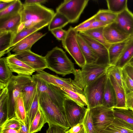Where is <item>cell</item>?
Masks as SVG:
<instances>
[{
    "instance_id": "6da1fadb",
    "label": "cell",
    "mask_w": 133,
    "mask_h": 133,
    "mask_svg": "<svg viewBox=\"0 0 133 133\" xmlns=\"http://www.w3.org/2000/svg\"><path fill=\"white\" fill-rule=\"evenodd\" d=\"M20 14L24 28L34 27L42 28L48 25L55 13L40 4H23Z\"/></svg>"
},
{
    "instance_id": "7a4b0ae2",
    "label": "cell",
    "mask_w": 133,
    "mask_h": 133,
    "mask_svg": "<svg viewBox=\"0 0 133 133\" xmlns=\"http://www.w3.org/2000/svg\"><path fill=\"white\" fill-rule=\"evenodd\" d=\"M39 106L48 124L59 126L66 131L70 128L68 122L64 108L54 103L44 92H38Z\"/></svg>"
},
{
    "instance_id": "3957f363",
    "label": "cell",
    "mask_w": 133,
    "mask_h": 133,
    "mask_svg": "<svg viewBox=\"0 0 133 133\" xmlns=\"http://www.w3.org/2000/svg\"><path fill=\"white\" fill-rule=\"evenodd\" d=\"M47 68L64 76L72 74L76 69L73 63L62 49L56 46L49 51L45 56Z\"/></svg>"
},
{
    "instance_id": "277c9868",
    "label": "cell",
    "mask_w": 133,
    "mask_h": 133,
    "mask_svg": "<svg viewBox=\"0 0 133 133\" xmlns=\"http://www.w3.org/2000/svg\"><path fill=\"white\" fill-rule=\"evenodd\" d=\"M110 65L97 63H86L81 69H76L74 80L84 90L91 82L106 73Z\"/></svg>"
},
{
    "instance_id": "5b68a950",
    "label": "cell",
    "mask_w": 133,
    "mask_h": 133,
    "mask_svg": "<svg viewBox=\"0 0 133 133\" xmlns=\"http://www.w3.org/2000/svg\"><path fill=\"white\" fill-rule=\"evenodd\" d=\"M32 79L30 75H13L6 86L8 89V119L15 117V106L17 98L22 95L24 85Z\"/></svg>"
},
{
    "instance_id": "8992f818",
    "label": "cell",
    "mask_w": 133,
    "mask_h": 133,
    "mask_svg": "<svg viewBox=\"0 0 133 133\" xmlns=\"http://www.w3.org/2000/svg\"><path fill=\"white\" fill-rule=\"evenodd\" d=\"M108 76L106 73L101 76L84 89L87 108L90 109L102 105L104 89Z\"/></svg>"
},
{
    "instance_id": "52a82bcc",
    "label": "cell",
    "mask_w": 133,
    "mask_h": 133,
    "mask_svg": "<svg viewBox=\"0 0 133 133\" xmlns=\"http://www.w3.org/2000/svg\"><path fill=\"white\" fill-rule=\"evenodd\" d=\"M67 31L65 38L62 41L63 46L72 57L76 63L82 68L86 64V62L78 41V33L71 26Z\"/></svg>"
},
{
    "instance_id": "ba28073f",
    "label": "cell",
    "mask_w": 133,
    "mask_h": 133,
    "mask_svg": "<svg viewBox=\"0 0 133 133\" xmlns=\"http://www.w3.org/2000/svg\"><path fill=\"white\" fill-rule=\"evenodd\" d=\"M89 1L88 0H65L57 8L56 11L64 15L70 23H76Z\"/></svg>"
},
{
    "instance_id": "9c48e42d",
    "label": "cell",
    "mask_w": 133,
    "mask_h": 133,
    "mask_svg": "<svg viewBox=\"0 0 133 133\" xmlns=\"http://www.w3.org/2000/svg\"><path fill=\"white\" fill-rule=\"evenodd\" d=\"M89 109L97 133H100L111 125L115 119L114 109L108 108L102 105Z\"/></svg>"
},
{
    "instance_id": "30bf717a",
    "label": "cell",
    "mask_w": 133,
    "mask_h": 133,
    "mask_svg": "<svg viewBox=\"0 0 133 133\" xmlns=\"http://www.w3.org/2000/svg\"><path fill=\"white\" fill-rule=\"evenodd\" d=\"M36 77L47 83L58 87H61L72 90L84 95V90L78 86L74 81L71 78H63L57 75H51L43 70L37 71L34 75Z\"/></svg>"
},
{
    "instance_id": "8fae6325",
    "label": "cell",
    "mask_w": 133,
    "mask_h": 133,
    "mask_svg": "<svg viewBox=\"0 0 133 133\" xmlns=\"http://www.w3.org/2000/svg\"><path fill=\"white\" fill-rule=\"evenodd\" d=\"M32 77L36 83L38 92L45 93L54 103L64 108V102L66 98L62 90L59 87L46 83L34 75Z\"/></svg>"
},
{
    "instance_id": "7c38bea8",
    "label": "cell",
    "mask_w": 133,
    "mask_h": 133,
    "mask_svg": "<svg viewBox=\"0 0 133 133\" xmlns=\"http://www.w3.org/2000/svg\"><path fill=\"white\" fill-rule=\"evenodd\" d=\"M64 107L66 118L70 127L82 122L87 108L82 107L76 102L66 98L64 101Z\"/></svg>"
},
{
    "instance_id": "4fadbf2b",
    "label": "cell",
    "mask_w": 133,
    "mask_h": 133,
    "mask_svg": "<svg viewBox=\"0 0 133 133\" xmlns=\"http://www.w3.org/2000/svg\"><path fill=\"white\" fill-rule=\"evenodd\" d=\"M14 54L16 58L31 67L35 71L47 68L45 56L35 53L31 50L24 51Z\"/></svg>"
},
{
    "instance_id": "5bb4252c",
    "label": "cell",
    "mask_w": 133,
    "mask_h": 133,
    "mask_svg": "<svg viewBox=\"0 0 133 133\" xmlns=\"http://www.w3.org/2000/svg\"><path fill=\"white\" fill-rule=\"evenodd\" d=\"M78 34L90 46L98 57V58L97 63L101 64L110 65L108 50L107 48L103 44L94 39L83 32H79Z\"/></svg>"
},
{
    "instance_id": "9a60e30c",
    "label": "cell",
    "mask_w": 133,
    "mask_h": 133,
    "mask_svg": "<svg viewBox=\"0 0 133 133\" xmlns=\"http://www.w3.org/2000/svg\"><path fill=\"white\" fill-rule=\"evenodd\" d=\"M103 32L105 39L110 44L122 42L132 37L121 30L115 22L104 27Z\"/></svg>"
},
{
    "instance_id": "2e32d148",
    "label": "cell",
    "mask_w": 133,
    "mask_h": 133,
    "mask_svg": "<svg viewBox=\"0 0 133 133\" xmlns=\"http://www.w3.org/2000/svg\"><path fill=\"white\" fill-rule=\"evenodd\" d=\"M5 58L7 64L12 72L18 75L31 76L35 71L31 67L16 58L14 54H9Z\"/></svg>"
},
{
    "instance_id": "e0dca14e",
    "label": "cell",
    "mask_w": 133,
    "mask_h": 133,
    "mask_svg": "<svg viewBox=\"0 0 133 133\" xmlns=\"http://www.w3.org/2000/svg\"><path fill=\"white\" fill-rule=\"evenodd\" d=\"M115 22L123 31L133 37V13L128 8L117 14Z\"/></svg>"
},
{
    "instance_id": "ac0fdd59",
    "label": "cell",
    "mask_w": 133,
    "mask_h": 133,
    "mask_svg": "<svg viewBox=\"0 0 133 133\" xmlns=\"http://www.w3.org/2000/svg\"><path fill=\"white\" fill-rule=\"evenodd\" d=\"M21 23L20 13L0 18V33L11 31L16 34Z\"/></svg>"
},
{
    "instance_id": "d6986e66",
    "label": "cell",
    "mask_w": 133,
    "mask_h": 133,
    "mask_svg": "<svg viewBox=\"0 0 133 133\" xmlns=\"http://www.w3.org/2000/svg\"><path fill=\"white\" fill-rule=\"evenodd\" d=\"M39 32H36L29 35L21 41L14 46L10 48L7 53L12 50L15 53H18L21 51L31 50L32 46L38 41L45 35Z\"/></svg>"
},
{
    "instance_id": "ffe728a7",
    "label": "cell",
    "mask_w": 133,
    "mask_h": 133,
    "mask_svg": "<svg viewBox=\"0 0 133 133\" xmlns=\"http://www.w3.org/2000/svg\"><path fill=\"white\" fill-rule=\"evenodd\" d=\"M114 89L116 99L115 109H128L126 104L127 92L122 87L111 75H108Z\"/></svg>"
},
{
    "instance_id": "44dd1931",
    "label": "cell",
    "mask_w": 133,
    "mask_h": 133,
    "mask_svg": "<svg viewBox=\"0 0 133 133\" xmlns=\"http://www.w3.org/2000/svg\"><path fill=\"white\" fill-rule=\"evenodd\" d=\"M131 38L123 42L110 45L108 50L110 65H115Z\"/></svg>"
},
{
    "instance_id": "7402d4cb",
    "label": "cell",
    "mask_w": 133,
    "mask_h": 133,
    "mask_svg": "<svg viewBox=\"0 0 133 133\" xmlns=\"http://www.w3.org/2000/svg\"><path fill=\"white\" fill-rule=\"evenodd\" d=\"M36 82L33 79L26 84L22 91V97L26 113L29 110L35 95Z\"/></svg>"
},
{
    "instance_id": "603a6c76",
    "label": "cell",
    "mask_w": 133,
    "mask_h": 133,
    "mask_svg": "<svg viewBox=\"0 0 133 133\" xmlns=\"http://www.w3.org/2000/svg\"><path fill=\"white\" fill-rule=\"evenodd\" d=\"M116 104L115 92L108 77L104 90L102 105L108 108L114 109Z\"/></svg>"
},
{
    "instance_id": "cb8c5ba5",
    "label": "cell",
    "mask_w": 133,
    "mask_h": 133,
    "mask_svg": "<svg viewBox=\"0 0 133 133\" xmlns=\"http://www.w3.org/2000/svg\"><path fill=\"white\" fill-rule=\"evenodd\" d=\"M77 39L86 64L96 63L98 57L92 48L84 39L78 34Z\"/></svg>"
},
{
    "instance_id": "d4e9b609",
    "label": "cell",
    "mask_w": 133,
    "mask_h": 133,
    "mask_svg": "<svg viewBox=\"0 0 133 133\" xmlns=\"http://www.w3.org/2000/svg\"><path fill=\"white\" fill-rule=\"evenodd\" d=\"M6 61L5 57L0 59V90L6 87L8 82L13 75Z\"/></svg>"
},
{
    "instance_id": "484cf974",
    "label": "cell",
    "mask_w": 133,
    "mask_h": 133,
    "mask_svg": "<svg viewBox=\"0 0 133 133\" xmlns=\"http://www.w3.org/2000/svg\"><path fill=\"white\" fill-rule=\"evenodd\" d=\"M133 57V37H132L114 65L123 69Z\"/></svg>"
},
{
    "instance_id": "4316f807",
    "label": "cell",
    "mask_w": 133,
    "mask_h": 133,
    "mask_svg": "<svg viewBox=\"0 0 133 133\" xmlns=\"http://www.w3.org/2000/svg\"><path fill=\"white\" fill-rule=\"evenodd\" d=\"M16 34L11 31L0 33V57L7 53L10 49L13 39Z\"/></svg>"
},
{
    "instance_id": "83f0119b",
    "label": "cell",
    "mask_w": 133,
    "mask_h": 133,
    "mask_svg": "<svg viewBox=\"0 0 133 133\" xmlns=\"http://www.w3.org/2000/svg\"><path fill=\"white\" fill-rule=\"evenodd\" d=\"M8 89L6 87L0 92V126L8 119Z\"/></svg>"
},
{
    "instance_id": "f1b7e54d",
    "label": "cell",
    "mask_w": 133,
    "mask_h": 133,
    "mask_svg": "<svg viewBox=\"0 0 133 133\" xmlns=\"http://www.w3.org/2000/svg\"><path fill=\"white\" fill-rule=\"evenodd\" d=\"M46 123V118L39 106L38 110L30 124L29 133H35L40 131Z\"/></svg>"
},
{
    "instance_id": "f546056e",
    "label": "cell",
    "mask_w": 133,
    "mask_h": 133,
    "mask_svg": "<svg viewBox=\"0 0 133 133\" xmlns=\"http://www.w3.org/2000/svg\"><path fill=\"white\" fill-rule=\"evenodd\" d=\"M69 23V21L66 17L62 14L56 12L48 25V30L51 31L55 29L62 28Z\"/></svg>"
},
{
    "instance_id": "4dcf8cb0",
    "label": "cell",
    "mask_w": 133,
    "mask_h": 133,
    "mask_svg": "<svg viewBox=\"0 0 133 133\" xmlns=\"http://www.w3.org/2000/svg\"><path fill=\"white\" fill-rule=\"evenodd\" d=\"M59 87L62 90L66 98L73 101L82 107L87 106V101L84 95L65 88Z\"/></svg>"
},
{
    "instance_id": "1f68e13d",
    "label": "cell",
    "mask_w": 133,
    "mask_h": 133,
    "mask_svg": "<svg viewBox=\"0 0 133 133\" xmlns=\"http://www.w3.org/2000/svg\"><path fill=\"white\" fill-rule=\"evenodd\" d=\"M104 27L89 29L82 32L104 45L108 48L111 44L105 39L103 35Z\"/></svg>"
},
{
    "instance_id": "d6a6232c",
    "label": "cell",
    "mask_w": 133,
    "mask_h": 133,
    "mask_svg": "<svg viewBox=\"0 0 133 133\" xmlns=\"http://www.w3.org/2000/svg\"><path fill=\"white\" fill-rule=\"evenodd\" d=\"M96 20L104 22L109 24L115 22L117 14L108 9H100L95 15Z\"/></svg>"
},
{
    "instance_id": "836d02e7",
    "label": "cell",
    "mask_w": 133,
    "mask_h": 133,
    "mask_svg": "<svg viewBox=\"0 0 133 133\" xmlns=\"http://www.w3.org/2000/svg\"><path fill=\"white\" fill-rule=\"evenodd\" d=\"M42 28L39 27H34L29 28H24L17 32L14 36L10 46V48L14 46L21 41L29 35L37 32Z\"/></svg>"
},
{
    "instance_id": "e575fe53",
    "label": "cell",
    "mask_w": 133,
    "mask_h": 133,
    "mask_svg": "<svg viewBox=\"0 0 133 133\" xmlns=\"http://www.w3.org/2000/svg\"><path fill=\"white\" fill-rule=\"evenodd\" d=\"M108 10L116 14L122 12L128 8L127 0H107Z\"/></svg>"
},
{
    "instance_id": "d590c367",
    "label": "cell",
    "mask_w": 133,
    "mask_h": 133,
    "mask_svg": "<svg viewBox=\"0 0 133 133\" xmlns=\"http://www.w3.org/2000/svg\"><path fill=\"white\" fill-rule=\"evenodd\" d=\"M110 125L120 133H133V125L117 118Z\"/></svg>"
},
{
    "instance_id": "8d00e7d4",
    "label": "cell",
    "mask_w": 133,
    "mask_h": 133,
    "mask_svg": "<svg viewBox=\"0 0 133 133\" xmlns=\"http://www.w3.org/2000/svg\"><path fill=\"white\" fill-rule=\"evenodd\" d=\"M114 112L115 118L133 125V111L128 109H114Z\"/></svg>"
},
{
    "instance_id": "74e56055",
    "label": "cell",
    "mask_w": 133,
    "mask_h": 133,
    "mask_svg": "<svg viewBox=\"0 0 133 133\" xmlns=\"http://www.w3.org/2000/svg\"><path fill=\"white\" fill-rule=\"evenodd\" d=\"M15 113L17 118L25 123L26 113L22 95L19 96L16 100Z\"/></svg>"
},
{
    "instance_id": "f35d334b",
    "label": "cell",
    "mask_w": 133,
    "mask_h": 133,
    "mask_svg": "<svg viewBox=\"0 0 133 133\" xmlns=\"http://www.w3.org/2000/svg\"><path fill=\"white\" fill-rule=\"evenodd\" d=\"M23 4L21 1H16L5 9L0 11V18L10 16L20 13Z\"/></svg>"
},
{
    "instance_id": "ab89813d",
    "label": "cell",
    "mask_w": 133,
    "mask_h": 133,
    "mask_svg": "<svg viewBox=\"0 0 133 133\" xmlns=\"http://www.w3.org/2000/svg\"><path fill=\"white\" fill-rule=\"evenodd\" d=\"M122 68L115 65H110L106 73L108 75H111L119 84L126 90L122 77Z\"/></svg>"
},
{
    "instance_id": "60d3db41",
    "label": "cell",
    "mask_w": 133,
    "mask_h": 133,
    "mask_svg": "<svg viewBox=\"0 0 133 133\" xmlns=\"http://www.w3.org/2000/svg\"><path fill=\"white\" fill-rule=\"evenodd\" d=\"M39 104L37 87L36 84L34 97L30 108L26 113L28 117L31 124L38 110Z\"/></svg>"
},
{
    "instance_id": "b9f144b4",
    "label": "cell",
    "mask_w": 133,
    "mask_h": 133,
    "mask_svg": "<svg viewBox=\"0 0 133 133\" xmlns=\"http://www.w3.org/2000/svg\"><path fill=\"white\" fill-rule=\"evenodd\" d=\"M82 123L84 126L85 133H97L93 122L89 109H88Z\"/></svg>"
},
{
    "instance_id": "7bdbcfd3",
    "label": "cell",
    "mask_w": 133,
    "mask_h": 133,
    "mask_svg": "<svg viewBox=\"0 0 133 133\" xmlns=\"http://www.w3.org/2000/svg\"><path fill=\"white\" fill-rule=\"evenodd\" d=\"M20 128L19 122L16 116L7 119L0 126V131L5 129H13L18 130Z\"/></svg>"
},
{
    "instance_id": "ee69618b",
    "label": "cell",
    "mask_w": 133,
    "mask_h": 133,
    "mask_svg": "<svg viewBox=\"0 0 133 133\" xmlns=\"http://www.w3.org/2000/svg\"><path fill=\"white\" fill-rule=\"evenodd\" d=\"M95 20V15L74 27L78 32H83L88 29L92 23Z\"/></svg>"
},
{
    "instance_id": "f6af8a7d",
    "label": "cell",
    "mask_w": 133,
    "mask_h": 133,
    "mask_svg": "<svg viewBox=\"0 0 133 133\" xmlns=\"http://www.w3.org/2000/svg\"><path fill=\"white\" fill-rule=\"evenodd\" d=\"M122 74L127 93L129 92H133V80L127 74L123 68Z\"/></svg>"
},
{
    "instance_id": "bcb514c9",
    "label": "cell",
    "mask_w": 133,
    "mask_h": 133,
    "mask_svg": "<svg viewBox=\"0 0 133 133\" xmlns=\"http://www.w3.org/2000/svg\"><path fill=\"white\" fill-rule=\"evenodd\" d=\"M51 33L58 40L63 41L65 38L67 33L62 28L54 29L51 31Z\"/></svg>"
},
{
    "instance_id": "7dc6e473",
    "label": "cell",
    "mask_w": 133,
    "mask_h": 133,
    "mask_svg": "<svg viewBox=\"0 0 133 133\" xmlns=\"http://www.w3.org/2000/svg\"><path fill=\"white\" fill-rule=\"evenodd\" d=\"M48 125L46 133H66V130L59 126L52 124Z\"/></svg>"
},
{
    "instance_id": "c3c4849f",
    "label": "cell",
    "mask_w": 133,
    "mask_h": 133,
    "mask_svg": "<svg viewBox=\"0 0 133 133\" xmlns=\"http://www.w3.org/2000/svg\"><path fill=\"white\" fill-rule=\"evenodd\" d=\"M18 120L20 125V133H29L30 124L28 117L26 115L25 123L19 119Z\"/></svg>"
},
{
    "instance_id": "681fc988",
    "label": "cell",
    "mask_w": 133,
    "mask_h": 133,
    "mask_svg": "<svg viewBox=\"0 0 133 133\" xmlns=\"http://www.w3.org/2000/svg\"><path fill=\"white\" fill-rule=\"evenodd\" d=\"M66 133H85L82 123H79L66 131Z\"/></svg>"
},
{
    "instance_id": "f907efd6",
    "label": "cell",
    "mask_w": 133,
    "mask_h": 133,
    "mask_svg": "<svg viewBox=\"0 0 133 133\" xmlns=\"http://www.w3.org/2000/svg\"><path fill=\"white\" fill-rule=\"evenodd\" d=\"M126 104L128 109L133 111V92H129L127 93Z\"/></svg>"
},
{
    "instance_id": "816d5d0a",
    "label": "cell",
    "mask_w": 133,
    "mask_h": 133,
    "mask_svg": "<svg viewBox=\"0 0 133 133\" xmlns=\"http://www.w3.org/2000/svg\"><path fill=\"white\" fill-rule=\"evenodd\" d=\"M109 24L108 23L95 19L92 23L88 30L104 27Z\"/></svg>"
},
{
    "instance_id": "f5cc1de1",
    "label": "cell",
    "mask_w": 133,
    "mask_h": 133,
    "mask_svg": "<svg viewBox=\"0 0 133 133\" xmlns=\"http://www.w3.org/2000/svg\"><path fill=\"white\" fill-rule=\"evenodd\" d=\"M16 1V0H0V11L6 9Z\"/></svg>"
},
{
    "instance_id": "db71d44e",
    "label": "cell",
    "mask_w": 133,
    "mask_h": 133,
    "mask_svg": "<svg viewBox=\"0 0 133 133\" xmlns=\"http://www.w3.org/2000/svg\"><path fill=\"white\" fill-rule=\"evenodd\" d=\"M123 69L133 80V66L128 63L126 65Z\"/></svg>"
},
{
    "instance_id": "11a10c76",
    "label": "cell",
    "mask_w": 133,
    "mask_h": 133,
    "mask_svg": "<svg viewBox=\"0 0 133 133\" xmlns=\"http://www.w3.org/2000/svg\"><path fill=\"white\" fill-rule=\"evenodd\" d=\"M48 1L46 0H26L25 3L28 4H41L46 3Z\"/></svg>"
},
{
    "instance_id": "9f6ffc18",
    "label": "cell",
    "mask_w": 133,
    "mask_h": 133,
    "mask_svg": "<svg viewBox=\"0 0 133 133\" xmlns=\"http://www.w3.org/2000/svg\"><path fill=\"white\" fill-rule=\"evenodd\" d=\"M100 133H120L117 130L110 125L105 129L102 131Z\"/></svg>"
},
{
    "instance_id": "6f0895ef",
    "label": "cell",
    "mask_w": 133,
    "mask_h": 133,
    "mask_svg": "<svg viewBox=\"0 0 133 133\" xmlns=\"http://www.w3.org/2000/svg\"><path fill=\"white\" fill-rule=\"evenodd\" d=\"M20 129L17 130L13 129H4L0 131V133H20Z\"/></svg>"
},
{
    "instance_id": "680465c9",
    "label": "cell",
    "mask_w": 133,
    "mask_h": 133,
    "mask_svg": "<svg viewBox=\"0 0 133 133\" xmlns=\"http://www.w3.org/2000/svg\"><path fill=\"white\" fill-rule=\"evenodd\" d=\"M129 63L133 66V57L130 60Z\"/></svg>"
}]
</instances>
